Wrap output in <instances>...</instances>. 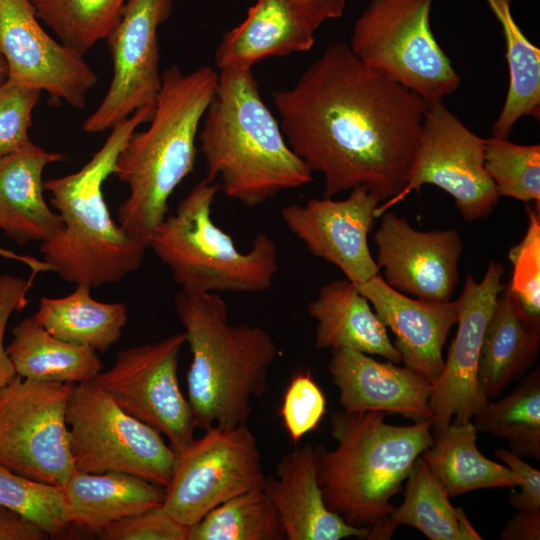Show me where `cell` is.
Here are the masks:
<instances>
[{
	"label": "cell",
	"instance_id": "3957f363",
	"mask_svg": "<svg viewBox=\"0 0 540 540\" xmlns=\"http://www.w3.org/2000/svg\"><path fill=\"white\" fill-rule=\"evenodd\" d=\"M217 82L218 72L210 66L184 73L172 65L162 71L149 126L132 134L115 164L114 174L129 190L118 224L132 239L148 246L167 215L170 196L193 171L198 129Z\"/></svg>",
	"mask_w": 540,
	"mask_h": 540
},
{
	"label": "cell",
	"instance_id": "ee69618b",
	"mask_svg": "<svg viewBox=\"0 0 540 540\" xmlns=\"http://www.w3.org/2000/svg\"><path fill=\"white\" fill-rule=\"evenodd\" d=\"M313 30L344 14L346 0H289Z\"/></svg>",
	"mask_w": 540,
	"mask_h": 540
},
{
	"label": "cell",
	"instance_id": "1f68e13d",
	"mask_svg": "<svg viewBox=\"0 0 540 540\" xmlns=\"http://www.w3.org/2000/svg\"><path fill=\"white\" fill-rule=\"evenodd\" d=\"M473 423L477 432L504 438L519 457L540 459V370L530 373L510 394L487 401Z\"/></svg>",
	"mask_w": 540,
	"mask_h": 540
},
{
	"label": "cell",
	"instance_id": "d590c367",
	"mask_svg": "<svg viewBox=\"0 0 540 540\" xmlns=\"http://www.w3.org/2000/svg\"><path fill=\"white\" fill-rule=\"evenodd\" d=\"M0 505L34 522L50 537L72 523L62 488L22 476L1 463Z\"/></svg>",
	"mask_w": 540,
	"mask_h": 540
},
{
	"label": "cell",
	"instance_id": "7c38bea8",
	"mask_svg": "<svg viewBox=\"0 0 540 540\" xmlns=\"http://www.w3.org/2000/svg\"><path fill=\"white\" fill-rule=\"evenodd\" d=\"M426 184L448 193L466 222L489 216L500 198L484 167V139L443 101L428 104L406 185L378 206L376 216Z\"/></svg>",
	"mask_w": 540,
	"mask_h": 540
},
{
	"label": "cell",
	"instance_id": "7a4b0ae2",
	"mask_svg": "<svg viewBox=\"0 0 540 540\" xmlns=\"http://www.w3.org/2000/svg\"><path fill=\"white\" fill-rule=\"evenodd\" d=\"M198 138L207 179L247 208L313 180L262 99L251 68L218 73Z\"/></svg>",
	"mask_w": 540,
	"mask_h": 540
},
{
	"label": "cell",
	"instance_id": "cb8c5ba5",
	"mask_svg": "<svg viewBox=\"0 0 540 540\" xmlns=\"http://www.w3.org/2000/svg\"><path fill=\"white\" fill-rule=\"evenodd\" d=\"M314 33L289 0H256L243 21L222 37L215 64L219 70L252 69L267 57L311 50Z\"/></svg>",
	"mask_w": 540,
	"mask_h": 540
},
{
	"label": "cell",
	"instance_id": "6da1fadb",
	"mask_svg": "<svg viewBox=\"0 0 540 540\" xmlns=\"http://www.w3.org/2000/svg\"><path fill=\"white\" fill-rule=\"evenodd\" d=\"M272 100L289 147L322 174L323 197L365 186L385 202L402 192L428 104L361 62L347 43L328 45Z\"/></svg>",
	"mask_w": 540,
	"mask_h": 540
},
{
	"label": "cell",
	"instance_id": "603a6c76",
	"mask_svg": "<svg viewBox=\"0 0 540 540\" xmlns=\"http://www.w3.org/2000/svg\"><path fill=\"white\" fill-rule=\"evenodd\" d=\"M315 320V346L378 355L399 364L401 356L371 304L347 278L321 286L307 306Z\"/></svg>",
	"mask_w": 540,
	"mask_h": 540
},
{
	"label": "cell",
	"instance_id": "bcb514c9",
	"mask_svg": "<svg viewBox=\"0 0 540 540\" xmlns=\"http://www.w3.org/2000/svg\"><path fill=\"white\" fill-rule=\"evenodd\" d=\"M0 255L4 256V257H8V258L17 259V260H20L21 262L26 263L29 267L32 268L34 273H37L39 271H51L50 266L47 263H45L44 261L41 262V261L35 260V259L31 258V257H25V256L16 255V254H14L12 252H9V251L1 248V246H0Z\"/></svg>",
	"mask_w": 540,
	"mask_h": 540
},
{
	"label": "cell",
	"instance_id": "4dcf8cb0",
	"mask_svg": "<svg viewBox=\"0 0 540 540\" xmlns=\"http://www.w3.org/2000/svg\"><path fill=\"white\" fill-rule=\"evenodd\" d=\"M501 25L509 71L507 95L492 135L508 138L522 117L540 116V49L526 37L512 14L513 0H485Z\"/></svg>",
	"mask_w": 540,
	"mask_h": 540
},
{
	"label": "cell",
	"instance_id": "f1b7e54d",
	"mask_svg": "<svg viewBox=\"0 0 540 540\" xmlns=\"http://www.w3.org/2000/svg\"><path fill=\"white\" fill-rule=\"evenodd\" d=\"M399 525L421 531L430 540H481L462 507H454L441 482L418 457L406 478L404 500L381 527L375 540L390 539Z\"/></svg>",
	"mask_w": 540,
	"mask_h": 540
},
{
	"label": "cell",
	"instance_id": "5b68a950",
	"mask_svg": "<svg viewBox=\"0 0 540 540\" xmlns=\"http://www.w3.org/2000/svg\"><path fill=\"white\" fill-rule=\"evenodd\" d=\"M154 109L136 111L111 129L100 149L77 172L44 182L63 229L41 243L44 262L63 280L98 288L116 283L142 264L148 246L132 239L116 223L103 194L118 155Z\"/></svg>",
	"mask_w": 540,
	"mask_h": 540
},
{
	"label": "cell",
	"instance_id": "44dd1931",
	"mask_svg": "<svg viewBox=\"0 0 540 540\" xmlns=\"http://www.w3.org/2000/svg\"><path fill=\"white\" fill-rule=\"evenodd\" d=\"M264 490L273 502L288 540L367 539L369 529L346 523L324 500L317 474L316 446L306 444L283 455Z\"/></svg>",
	"mask_w": 540,
	"mask_h": 540
},
{
	"label": "cell",
	"instance_id": "4316f807",
	"mask_svg": "<svg viewBox=\"0 0 540 540\" xmlns=\"http://www.w3.org/2000/svg\"><path fill=\"white\" fill-rule=\"evenodd\" d=\"M12 335L6 351L22 378L79 384L103 370L97 351L52 335L33 316L16 324Z\"/></svg>",
	"mask_w": 540,
	"mask_h": 540
},
{
	"label": "cell",
	"instance_id": "836d02e7",
	"mask_svg": "<svg viewBox=\"0 0 540 540\" xmlns=\"http://www.w3.org/2000/svg\"><path fill=\"white\" fill-rule=\"evenodd\" d=\"M128 0H49L36 13L60 42L84 56L106 39Z\"/></svg>",
	"mask_w": 540,
	"mask_h": 540
},
{
	"label": "cell",
	"instance_id": "52a82bcc",
	"mask_svg": "<svg viewBox=\"0 0 540 540\" xmlns=\"http://www.w3.org/2000/svg\"><path fill=\"white\" fill-rule=\"evenodd\" d=\"M218 191L216 182L199 181L176 211L156 226L148 248L169 268L181 289L217 294L264 292L272 287L279 269L277 245L259 232L249 249L240 251L212 219Z\"/></svg>",
	"mask_w": 540,
	"mask_h": 540
},
{
	"label": "cell",
	"instance_id": "4fadbf2b",
	"mask_svg": "<svg viewBox=\"0 0 540 540\" xmlns=\"http://www.w3.org/2000/svg\"><path fill=\"white\" fill-rule=\"evenodd\" d=\"M184 333L120 351L94 381L128 414L169 440L178 454L194 440L195 424L178 381Z\"/></svg>",
	"mask_w": 540,
	"mask_h": 540
},
{
	"label": "cell",
	"instance_id": "ab89813d",
	"mask_svg": "<svg viewBox=\"0 0 540 540\" xmlns=\"http://www.w3.org/2000/svg\"><path fill=\"white\" fill-rule=\"evenodd\" d=\"M189 529L161 505L111 522L96 535L104 540H188Z\"/></svg>",
	"mask_w": 540,
	"mask_h": 540
},
{
	"label": "cell",
	"instance_id": "d4e9b609",
	"mask_svg": "<svg viewBox=\"0 0 540 540\" xmlns=\"http://www.w3.org/2000/svg\"><path fill=\"white\" fill-rule=\"evenodd\" d=\"M540 322L530 319L506 284L498 294L484 332L478 382L488 400L496 398L535 362Z\"/></svg>",
	"mask_w": 540,
	"mask_h": 540
},
{
	"label": "cell",
	"instance_id": "ffe728a7",
	"mask_svg": "<svg viewBox=\"0 0 540 540\" xmlns=\"http://www.w3.org/2000/svg\"><path fill=\"white\" fill-rule=\"evenodd\" d=\"M356 286L394 333V346L404 365L433 385L444 366L443 346L457 323V302L408 297L390 287L380 274Z\"/></svg>",
	"mask_w": 540,
	"mask_h": 540
},
{
	"label": "cell",
	"instance_id": "e0dca14e",
	"mask_svg": "<svg viewBox=\"0 0 540 540\" xmlns=\"http://www.w3.org/2000/svg\"><path fill=\"white\" fill-rule=\"evenodd\" d=\"M380 204L365 186H357L342 200L323 197L285 205L281 219L313 256L334 264L360 285L380 274L368 245Z\"/></svg>",
	"mask_w": 540,
	"mask_h": 540
},
{
	"label": "cell",
	"instance_id": "8fae6325",
	"mask_svg": "<svg viewBox=\"0 0 540 540\" xmlns=\"http://www.w3.org/2000/svg\"><path fill=\"white\" fill-rule=\"evenodd\" d=\"M204 431L177 454L162 504L188 527L223 502L263 487L266 478L256 437L247 424Z\"/></svg>",
	"mask_w": 540,
	"mask_h": 540
},
{
	"label": "cell",
	"instance_id": "484cf974",
	"mask_svg": "<svg viewBox=\"0 0 540 540\" xmlns=\"http://www.w3.org/2000/svg\"><path fill=\"white\" fill-rule=\"evenodd\" d=\"M72 523L95 534L107 524L161 506L165 487L136 475L75 470L63 488Z\"/></svg>",
	"mask_w": 540,
	"mask_h": 540
},
{
	"label": "cell",
	"instance_id": "9c48e42d",
	"mask_svg": "<svg viewBox=\"0 0 540 540\" xmlns=\"http://www.w3.org/2000/svg\"><path fill=\"white\" fill-rule=\"evenodd\" d=\"M66 422L75 470L123 472L169 484L177 453L162 434L126 413L94 380L73 386Z\"/></svg>",
	"mask_w": 540,
	"mask_h": 540
},
{
	"label": "cell",
	"instance_id": "e575fe53",
	"mask_svg": "<svg viewBox=\"0 0 540 540\" xmlns=\"http://www.w3.org/2000/svg\"><path fill=\"white\" fill-rule=\"evenodd\" d=\"M484 167L500 197L540 206V145H521L508 138L484 139Z\"/></svg>",
	"mask_w": 540,
	"mask_h": 540
},
{
	"label": "cell",
	"instance_id": "f546056e",
	"mask_svg": "<svg viewBox=\"0 0 540 540\" xmlns=\"http://www.w3.org/2000/svg\"><path fill=\"white\" fill-rule=\"evenodd\" d=\"M91 289L76 285L66 296L42 297L33 317L52 335L104 353L120 340L128 310L121 302L94 299Z\"/></svg>",
	"mask_w": 540,
	"mask_h": 540
},
{
	"label": "cell",
	"instance_id": "2e32d148",
	"mask_svg": "<svg viewBox=\"0 0 540 540\" xmlns=\"http://www.w3.org/2000/svg\"><path fill=\"white\" fill-rule=\"evenodd\" d=\"M504 267L491 261L480 282L471 274L465 279L458 306L457 332L448 351L442 372L432 385L430 407L433 434L451 423L471 421L488 399L478 382V364L484 332L496 298L503 290Z\"/></svg>",
	"mask_w": 540,
	"mask_h": 540
},
{
	"label": "cell",
	"instance_id": "7dc6e473",
	"mask_svg": "<svg viewBox=\"0 0 540 540\" xmlns=\"http://www.w3.org/2000/svg\"><path fill=\"white\" fill-rule=\"evenodd\" d=\"M7 73V66H6V63L3 59V57L0 55V81L3 77L4 74Z\"/></svg>",
	"mask_w": 540,
	"mask_h": 540
},
{
	"label": "cell",
	"instance_id": "30bf717a",
	"mask_svg": "<svg viewBox=\"0 0 540 540\" xmlns=\"http://www.w3.org/2000/svg\"><path fill=\"white\" fill-rule=\"evenodd\" d=\"M75 384L16 375L0 389V463L64 488L75 471L66 410Z\"/></svg>",
	"mask_w": 540,
	"mask_h": 540
},
{
	"label": "cell",
	"instance_id": "8992f818",
	"mask_svg": "<svg viewBox=\"0 0 540 540\" xmlns=\"http://www.w3.org/2000/svg\"><path fill=\"white\" fill-rule=\"evenodd\" d=\"M381 411L331 415L333 450L317 449V474L327 507L375 540L414 463L433 444L432 421L394 426Z\"/></svg>",
	"mask_w": 540,
	"mask_h": 540
},
{
	"label": "cell",
	"instance_id": "8d00e7d4",
	"mask_svg": "<svg viewBox=\"0 0 540 540\" xmlns=\"http://www.w3.org/2000/svg\"><path fill=\"white\" fill-rule=\"evenodd\" d=\"M540 208L526 207L528 227L522 240L510 248L512 277L507 288L524 313L540 322Z\"/></svg>",
	"mask_w": 540,
	"mask_h": 540
},
{
	"label": "cell",
	"instance_id": "277c9868",
	"mask_svg": "<svg viewBox=\"0 0 540 540\" xmlns=\"http://www.w3.org/2000/svg\"><path fill=\"white\" fill-rule=\"evenodd\" d=\"M175 309L191 352L187 399L195 427L247 424L279 353L273 337L259 325L230 322L217 293L181 289Z\"/></svg>",
	"mask_w": 540,
	"mask_h": 540
},
{
	"label": "cell",
	"instance_id": "7bdbcfd3",
	"mask_svg": "<svg viewBox=\"0 0 540 540\" xmlns=\"http://www.w3.org/2000/svg\"><path fill=\"white\" fill-rule=\"evenodd\" d=\"M49 537L34 522L0 505V540H46Z\"/></svg>",
	"mask_w": 540,
	"mask_h": 540
},
{
	"label": "cell",
	"instance_id": "83f0119b",
	"mask_svg": "<svg viewBox=\"0 0 540 540\" xmlns=\"http://www.w3.org/2000/svg\"><path fill=\"white\" fill-rule=\"evenodd\" d=\"M476 437L471 421L450 423L421 455L449 498L478 489L513 488L521 482L508 466L485 457Z\"/></svg>",
	"mask_w": 540,
	"mask_h": 540
},
{
	"label": "cell",
	"instance_id": "d6986e66",
	"mask_svg": "<svg viewBox=\"0 0 540 540\" xmlns=\"http://www.w3.org/2000/svg\"><path fill=\"white\" fill-rule=\"evenodd\" d=\"M328 372L344 411H381L400 414L414 423L432 421V384L405 365L341 349L332 351Z\"/></svg>",
	"mask_w": 540,
	"mask_h": 540
},
{
	"label": "cell",
	"instance_id": "b9f144b4",
	"mask_svg": "<svg viewBox=\"0 0 540 540\" xmlns=\"http://www.w3.org/2000/svg\"><path fill=\"white\" fill-rule=\"evenodd\" d=\"M497 458L514 471L520 478V491L512 490L509 503L517 511L540 513V471L533 468L521 457L509 450L499 449L495 452Z\"/></svg>",
	"mask_w": 540,
	"mask_h": 540
},
{
	"label": "cell",
	"instance_id": "9a60e30c",
	"mask_svg": "<svg viewBox=\"0 0 540 540\" xmlns=\"http://www.w3.org/2000/svg\"><path fill=\"white\" fill-rule=\"evenodd\" d=\"M32 0H0V55L14 82L85 107L97 75L81 56L51 37Z\"/></svg>",
	"mask_w": 540,
	"mask_h": 540
},
{
	"label": "cell",
	"instance_id": "7402d4cb",
	"mask_svg": "<svg viewBox=\"0 0 540 540\" xmlns=\"http://www.w3.org/2000/svg\"><path fill=\"white\" fill-rule=\"evenodd\" d=\"M65 159L32 141L0 158V230L19 245L46 242L64 227L43 195L44 169Z\"/></svg>",
	"mask_w": 540,
	"mask_h": 540
},
{
	"label": "cell",
	"instance_id": "d6a6232c",
	"mask_svg": "<svg viewBox=\"0 0 540 540\" xmlns=\"http://www.w3.org/2000/svg\"><path fill=\"white\" fill-rule=\"evenodd\" d=\"M286 539L278 512L263 487L245 491L190 526L188 540Z\"/></svg>",
	"mask_w": 540,
	"mask_h": 540
},
{
	"label": "cell",
	"instance_id": "60d3db41",
	"mask_svg": "<svg viewBox=\"0 0 540 540\" xmlns=\"http://www.w3.org/2000/svg\"><path fill=\"white\" fill-rule=\"evenodd\" d=\"M30 285L31 280L0 274V389L17 375L4 346V337L12 313L21 311L28 304L26 294Z\"/></svg>",
	"mask_w": 540,
	"mask_h": 540
},
{
	"label": "cell",
	"instance_id": "ac0fdd59",
	"mask_svg": "<svg viewBox=\"0 0 540 540\" xmlns=\"http://www.w3.org/2000/svg\"><path fill=\"white\" fill-rule=\"evenodd\" d=\"M380 217L373 240L383 280L421 300L450 301L463 251L459 233L454 229L420 231L389 210Z\"/></svg>",
	"mask_w": 540,
	"mask_h": 540
},
{
	"label": "cell",
	"instance_id": "5bb4252c",
	"mask_svg": "<svg viewBox=\"0 0 540 540\" xmlns=\"http://www.w3.org/2000/svg\"><path fill=\"white\" fill-rule=\"evenodd\" d=\"M174 0H128L106 37L113 65L109 88L83 122L87 133L111 130L136 111L154 109L162 83L159 27Z\"/></svg>",
	"mask_w": 540,
	"mask_h": 540
},
{
	"label": "cell",
	"instance_id": "f35d334b",
	"mask_svg": "<svg viewBox=\"0 0 540 540\" xmlns=\"http://www.w3.org/2000/svg\"><path fill=\"white\" fill-rule=\"evenodd\" d=\"M40 93L9 78L0 84V158L30 141L32 112Z\"/></svg>",
	"mask_w": 540,
	"mask_h": 540
},
{
	"label": "cell",
	"instance_id": "74e56055",
	"mask_svg": "<svg viewBox=\"0 0 540 540\" xmlns=\"http://www.w3.org/2000/svg\"><path fill=\"white\" fill-rule=\"evenodd\" d=\"M326 413V398L309 370L298 371L287 385L279 415L290 438L300 441Z\"/></svg>",
	"mask_w": 540,
	"mask_h": 540
},
{
	"label": "cell",
	"instance_id": "ba28073f",
	"mask_svg": "<svg viewBox=\"0 0 540 540\" xmlns=\"http://www.w3.org/2000/svg\"><path fill=\"white\" fill-rule=\"evenodd\" d=\"M433 2L370 0L347 43L361 62L427 104L443 101L461 81L433 34Z\"/></svg>",
	"mask_w": 540,
	"mask_h": 540
},
{
	"label": "cell",
	"instance_id": "f6af8a7d",
	"mask_svg": "<svg viewBox=\"0 0 540 540\" xmlns=\"http://www.w3.org/2000/svg\"><path fill=\"white\" fill-rule=\"evenodd\" d=\"M503 540H539L540 513L518 511L502 528Z\"/></svg>",
	"mask_w": 540,
	"mask_h": 540
},
{
	"label": "cell",
	"instance_id": "c3c4849f",
	"mask_svg": "<svg viewBox=\"0 0 540 540\" xmlns=\"http://www.w3.org/2000/svg\"><path fill=\"white\" fill-rule=\"evenodd\" d=\"M47 1H49V0H32L33 4L35 6L41 5V4H43V3L47 2Z\"/></svg>",
	"mask_w": 540,
	"mask_h": 540
}]
</instances>
